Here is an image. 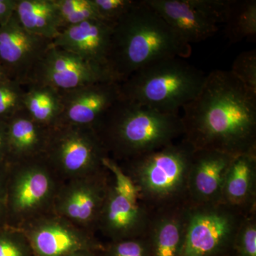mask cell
Masks as SVG:
<instances>
[{"label": "cell", "instance_id": "cell-1", "mask_svg": "<svg viewBox=\"0 0 256 256\" xmlns=\"http://www.w3.org/2000/svg\"><path fill=\"white\" fill-rule=\"evenodd\" d=\"M183 110L184 139L195 150L235 156L256 152V94L230 70L208 74Z\"/></svg>", "mask_w": 256, "mask_h": 256}, {"label": "cell", "instance_id": "cell-2", "mask_svg": "<svg viewBox=\"0 0 256 256\" xmlns=\"http://www.w3.org/2000/svg\"><path fill=\"white\" fill-rule=\"evenodd\" d=\"M191 45L183 41L144 0L114 24L108 68L122 84L138 70L160 60H185Z\"/></svg>", "mask_w": 256, "mask_h": 256}, {"label": "cell", "instance_id": "cell-3", "mask_svg": "<svg viewBox=\"0 0 256 256\" xmlns=\"http://www.w3.org/2000/svg\"><path fill=\"white\" fill-rule=\"evenodd\" d=\"M107 152L128 160L158 150L184 136L182 116L121 97L94 128Z\"/></svg>", "mask_w": 256, "mask_h": 256}, {"label": "cell", "instance_id": "cell-4", "mask_svg": "<svg viewBox=\"0 0 256 256\" xmlns=\"http://www.w3.org/2000/svg\"><path fill=\"white\" fill-rule=\"evenodd\" d=\"M194 150L183 139L126 161V168L122 170L152 213L188 202V173Z\"/></svg>", "mask_w": 256, "mask_h": 256}, {"label": "cell", "instance_id": "cell-5", "mask_svg": "<svg viewBox=\"0 0 256 256\" xmlns=\"http://www.w3.org/2000/svg\"><path fill=\"white\" fill-rule=\"evenodd\" d=\"M185 60H160L120 84L122 97L160 112L178 114L201 92L206 76Z\"/></svg>", "mask_w": 256, "mask_h": 256}, {"label": "cell", "instance_id": "cell-6", "mask_svg": "<svg viewBox=\"0 0 256 256\" xmlns=\"http://www.w3.org/2000/svg\"><path fill=\"white\" fill-rule=\"evenodd\" d=\"M102 164L110 172V182L98 226L112 242L146 236L152 213L116 160L106 156Z\"/></svg>", "mask_w": 256, "mask_h": 256}, {"label": "cell", "instance_id": "cell-7", "mask_svg": "<svg viewBox=\"0 0 256 256\" xmlns=\"http://www.w3.org/2000/svg\"><path fill=\"white\" fill-rule=\"evenodd\" d=\"M247 214L222 203L200 205L188 202L180 256L232 255L236 234Z\"/></svg>", "mask_w": 256, "mask_h": 256}, {"label": "cell", "instance_id": "cell-8", "mask_svg": "<svg viewBox=\"0 0 256 256\" xmlns=\"http://www.w3.org/2000/svg\"><path fill=\"white\" fill-rule=\"evenodd\" d=\"M44 156L56 174L69 180L100 172L108 156L94 128L67 124L50 128Z\"/></svg>", "mask_w": 256, "mask_h": 256}, {"label": "cell", "instance_id": "cell-9", "mask_svg": "<svg viewBox=\"0 0 256 256\" xmlns=\"http://www.w3.org/2000/svg\"><path fill=\"white\" fill-rule=\"evenodd\" d=\"M13 163L8 178V214L28 223L54 205L60 190L56 173L44 154Z\"/></svg>", "mask_w": 256, "mask_h": 256}, {"label": "cell", "instance_id": "cell-10", "mask_svg": "<svg viewBox=\"0 0 256 256\" xmlns=\"http://www.w3.org/2000/svg\"><path fill=\"white\" fill-rule=\"evenodd\" d=\"M166 23L191 45L205 41L225 22L229 0H144Z\"/></svg>", "mask_w": 256, "mask_h": 256}, {"label": "cell", "instance_id": "cell-11", "mask_svg": "<svg viewBox=\"0 0 256 256\" xmlns=\"http://www.w3.org/2000/svg\"><path fill=\"white\" fill-rule=\"evenodd\" d=\"M105 82H116L108 68L52 45L37 64L28 84H43L63 92Z\"/></svg>", "mask_w": 256, "mask_h": 256}, {"label": "cell", "instance_id": "cell-12", "mask_svg": "<svg viewBox=\"0 0 256 256\" xmlns=\"http://www.w3.org/2000/svg\"><path fill=\"white\" fill-rule=\"evenodd\" d=\"M110 182L106 168L96 174L69 180L56 196V214L85 230L98 226Z\"/></svg>", "mask_w": 256, "mask_h": 256}, {"label": "cell", "instance_id": "cell-13", "mask_svg": "<svg viewBox=\"0 0 256 256\" xmlns=\"http://www.w3.org/2000/svg\"><path fill=\"white\" fill-rule=\"evenodd\" d=\"M52 42L32 34L16 14L0 26V64L12 80L26 85Z\"/></svg>", "mask_w": 256, "mask_h": 256}, {"label": "cell", "instance_id": "cell-14", "mask_svg": "<svg viewBox=\"0 0 256 256\" xmlns=\"http://www.w3.org/2000/svg\"><path fill=\"white\" fill-rule=\"evenodd\" d=\"M28 226L26 236L38 256H68L100 248L88 230L60 216H41Z\"/></svg>", "mask_w": 256, "mask_h": 256}, {"label": "cell", "instance_id": "cell-15", "mask_svg": "<svg viewBox=\"0 0 256 256\" xmlns=\"http://www.w3.org/2000/svg\"><path fill=\"white\" fill-rule=\"evenodd\" d=\"M60 94L63 112L58 126L94 129L122 97L120 84L116 82H96Z\"/></svg>", "mask_w": 256, "mask_h": 256}, {"label": "cell", "instance_id": "cell-16", "mask_svg": "<svg viewBox=\"0 0 256 256\" xmlns=\"http://www.w3.org/2000/svg\"><path fill=\"white\" fill-rule=\"evenodd\" d=\"M235 156L214 150H195L188 173V202L200 205L220 203L224 180Z\"/></svg>", "mask_w": 256, "mask_h": 256}, {"label": "cell", "instance_id": "cell-17", "mask_svg": "<svg viewBox=\"0 0 256 256\" xmlns=\"http://www.w3.org/2000/svg\"><path fill=\"white\" fill-rule=\"evenodd\" d=\"M114 24L90 20L62 30L52 46L108 68Z\"/></svg>", "mask_w": 256, "mask_h": 256}, {"label": "cell", "instance_id": "cell-18", "mask_svg": "<svg viewBox=\"0 0 256 256\" xmlns=\"http://www.w3.org/2000/svg\"><path fill=\"white\" fill-rule=\"evenodd\" d=\"M220 203L244 214L256 210V152L235 156L224 180Z\"/></svg>", "mask_w": 256, "mask_h": 256}, {"label": "cell", "instance_id": "cell-19", "mask_svg": "<svg viewBox=\"0 0 256 256\" xmlns=\"http://www.w3.org/2000/svg\"><path fill=\"white\" fill-rule=\"evenodd\" d=\"M186 204L153 212L146 235L152 256H180L186 226Z\"/></svg>", "mask_w": 256, "mask_h": 256}, {"label": "cell", "instance_id": "cell-20", "mask_svg": "<svg viewBox=\"0 0 256 256\" xmlns=\"http://www.w3.org/2000/svg\"><path fill=\"white\" fill-rule=\"evenodd\" d=\"M50 128L32 118L24 108L8 121L9 162L44 154Z\"/></svg>", "mask_w": 256, "mask_h": 256}, {"label": "cell", "instance_id": "cell-21", "mask_svg": "<svg viewBox=\"0 0 256 256\" xmlns=\"http://www.w3.org/2000/svg\"><path fill=\"white\" fill-rule=\"evenodd\" d=\"M15 14L26 31L52 42L63 28L55 0H16Z\"/></svg>", "mask_w": 256, "mask_h": 256}, {"label": "cell", "instance_id": "cell-22", "mask_svg": "<svg viewBox=\"0 0 256 256\" xmlns=\"http://www.w3.org/2000/svg\"><path fill=\"white\" fill-rule=\"evenodd\" d=\"M24 96V108L38 124L47 128L60 124L63 112L62 94L53 88L28 82Z\"/></svg>", "mask_w": 256, "mask_h": 256}, {"label": "cell", "instance_id": "cell-23", "mask_svg": "<svg viewBox=\"0 0 256 256\" xmlns=\"http://www.w3.org/2000/svg\"><path fill=\"white\" fill-rule=\"evenodd\" d=\"M227 36L232 43L256 34V2L255 0L230 1L225 22Z\"/></svg>", "mask_w": 256, "mask_h": 256}, {"label": "cell", "instance_id": "cell-24", "mask_svg": "<svg viewBox=\"0 0 256 256\" xmlns=\"http://www.w3.org/2000/svg\"><path fill=\"white\" fill-rule=\"evenodd\" d=\"M55 2L62 30L90 20H101L92 0H55Z\"/></svg>", "mask_w": 256, "mask_h": 256}, {"label": "cell", "instance_id": "cell-25", "mask_svg": "<svg viewBox=\"0 0 256 256\" xmlns=\"http://www.w3.org/2000/svg\"><path fill=\"white\" fill-rule=\"evenodd\" d=\"M24 92L22 84L12 79L0 82V121L8 122L24 108Z\"/></svg>", "mask_w": 256, "mask_h": 256}, {"label": "cell", "instance_id": "cell-26", "mask_svg": "<svg viewBox=\"0 0 256 256\" xmlns=\"http://www.w3.org/2000/svg\"><path fill=\"white\" fill-rule=\"evenodd\" d=\"M232 256H256V210L244 217L238 229Z\"/></svg>", "mask_w": 256, "mask_h": 256}, {"label": "cell", "instance_id": "cell-27", "mask_svg": "<svg viewBox=\"0 0 256 256\" xmlns=\"http://www.w3.org/2000/svg\"><path fill=\"white\" fill-rule=\"evenodd\" d=\"M238 80L256 94V52L250 50L240 54L230 70Z\"/></svg>", "mask_w": 256, "mask_h": 256}, {"label": "cell", "instance_id": "cell-28", "mask_svg": "<svg viewBox=\"0 0 256 256\" xmlns=\"http://www.w3.org/2000/svg\"><path fill=\"white\" fill-rule=\"evenodd\" d=\"M101 20L116 24L138 4L136 0H92Z\"/></svg>", "mask_w": 256, "mask_h": 256}, {"label": "cell", "instance_id": "cell-29", "mask_svg": "<svg viewBox=\"0 0 256 256\" xmlns=\"http://www.w3.org/2000/svg\"><path fill=\"white\" fill-rule=\"evenodd\" d=\"M106 256H152L148 236L114 242Z\"/></svg>", "mask_w": 256, "mask_h": 256}, {"label": "cell", "instance_id": "cell-30", "mask_svg": "<svg viewBox=\"0 0 256 256\" xmlns=\"http://www.w3.org/2000/svg\"><path fill=\"white\" fill-rule=\"evenodd\" d=\"M0 256H28L26 247L18 236L0 230Z\"/></svg>", "mask_w": 256, "mask_h": 256}, {"label": "cell", "instance_id": "cell-31", "mask_svg": "<svg viewBox=\"0 0 256 256\" xmlns=\"http://www.w3.org/2000/svg\"><path fill=\"white\" fill-rule=\"evenodd\" d=\"M6 164H0V225L8 214V178Z\"/></svg>", "mask_w": 256, "mask_h": 256}, {"label": "cell", "instance_id": "cell-32", "mask_svg": "<svg viewBox=\"0 0 256 256\" xmlns=\"http://www.w3.org/2000/svg\"><path fill=\"white\" fill-rule=\"evenodd\" d=\"M9 162L8 122L0 121V164Z\"/></svg>", "mask_w": 256, "mask_h": 256}, {"label": "cell", "instance_id": "cell-33", "mask_svg": "<svg viewBox=\"0 0 256 256\" xmlns=\"http://www.w3.org/2000/svg\"><path fill=\"white\" fill-rule=\"evenodd\" d=\"M16 0H0V26L8 22L14 14Z\"/></svg>", "mask_w": 256, "mask_h": 256}, {"label": "cell", "instance_id": "cell-34", "mask_svg": "<svg viewBox=\"0 0 256 256\" xmlns=\"http://www.w3.org/2000/svg\"><path fill=\"white\" fill-rule=\"evenodd\" d=\"M9 76L6 74V70L3 68L2 64H0V82H5V80H10Z\"/></svg>", "mask_w": 256, "mask_h": 256}, {"label": "cell", "instance_id": "cell-35", "mask_svg": "<svg viewBox=\"0 0 256 256\" xmlns=\"http://www.w3.org/2000/svg\"><path fill=\"white\" fill-rule=\"evenodd\" d=\"M68 256H96L94 255V252H92V250H90V252H77V254H74L73 255H70Z\"/></svg>", "mask_w": 256, "mask_h": 256}, {"label": "cell", "instance_id": "cell-36", "mask_svg": "<svg viewBox=\"0 0 256 256\" xmlns=\"http://www.w3.org/2000/svg\"><path fill=\"white\" fill-rule=\"evenodd\" d=\"M232 256V255H230V256Z\"/></svg>", "mask_w": 256, "mask_h": 256}]
</instances>
